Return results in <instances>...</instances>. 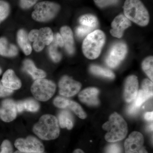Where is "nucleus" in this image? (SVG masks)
Masks as SVG:
<instances>
[{"label": "nucleus", "instance_id": "1", "mask_svg": "<svg viewBox=\"0 0 153 153\" xmlns=\"http://www.w3.org/2000/svg\"><path fill=\"white\" fill-rule=\"evenodd\" d=\"M107 131L105 139L108 142L114 143L123 140L127 134V124L121 116L114 112L111 115L109 120L102 126Z\"/></svg>", "mask_w": 153, "mask_h": 153}, {"label": "nucleus", "instance_id": "2", "mask_svg": "<svg viewBox=\"0 0 153 153\" xmlns=\"http://www.w3.org/2000/svg\"><path fill=\"white\" fill-rule=\"evenodd\" d=\"M33 131L38 137L45 140L57 138L60 131L57 118L51 114L44 115L33 126Z\"/></svg>", "mask_w": 153, "mask_h": 153}, {"label": "nucleus", "instance_id": "3", "mask_svg": "<svg viewBox=\"0 0 153 153\" xmlns=\"http://www.w3.org/2000/svg\"><path fill=\"white\" fill-rule=\"evenodd\" d=\"M123 9L125 16L130 21L141 26L149 24V12L140 0H126Z\"/></svg>", "mask_w": 153, "mask_h": 153}, {"label": "nucleus", "instance_id": "4", "mask_svg": "<svg viewBox=\"0 0 153 153\" xmlns=\"http://www.w3.org/2000/svg\"><path fill=\"white\" fill-rule=\"evenodd\" d=\"M105 40V35L101 30H94L89 33L82 43L83 54L88 59L91 60L97 58L100 55Z\"/></svg>", "mask_w": 153, "mask_h": 153}, {"label": "nucleus", "instance_id": "5", "mask_svg": "<svg viewBox=\"0 0 153 153\" xmlns=\"http://www.w3.org/2000/svg\"><path fill=\"white\" fill-rule=\"evenodd\" d=\"M60 10L59 4L44 1L36 4L32 14V18L38 22H47L54 19Z\"/></svg>", "mask_w": 153, "mask_h": 153}, {"label": "nucleus", "instance_id": "6", "mask_svg": "<svg viewBox=\"0 0 153 153\" xmlns=\"http://www.w3.org/2000/svg\"><path fill=\"white\" fill-rule=\"evenodd\" d=\"M56 85L52 81L44 78L36 79L31 86V91L35 98L41 101H46L53 96Z\"/></svg>", "mask_w": 153, "mask_h": 153}, {"label": "nucleus", "instance_id": "7", "mask_svg": "<svg viewBox=\"0 0 153 153\" xmlns=\"http://www.w3.org/2000/svg\"><path fill=\"white\" fill-rule=\"evenodd\" d=\"M28 36L29 41L33 42V48L36 52H40L45 46L50 45L54 38L53 32L49 27L31 30Z\"/></svg>", "mask_w": 153, "mask_h": 153}, {"label": "nucleus", "instance_id": "8", "mask_svg": "<svg viewBox=\"0 0 153 153\" xmlns=\"http://www.w3.org/2000/svg\"><path fill=\"white\" fill-rule=\"evenodd\" d=\"M127 47L125 43L118 42L111 48L105 59L107 65L111 68L117 67L124 59L127 53Z\"/></svg>", "mask_w": 153, "mask_h": 153}, {"label": "nucleus", "instance_id": "9", "mask_svg": "<svg viewBox=\"0 0 153 153\" xmlns=\"http://www.w3.org/2000/svg\"><path fill=\"white\" fill-rule=\"evenodd\" d=\"M15 146L18 150L29 152L43 153L44 145L35 137L29 136L26 139L19 138L16 140Z\"/></svg>", "mask_w": 153, "mask_h": 153}, {"label": "nucleus", "instance_id": "10", "mask_svg": "<svg viewBox=\"0 0 153 153\" xmlns=\"http://www.w3.org/2000/svg\"><path fill=\"white\" fill-rule=\"evenodd\" d=\"M143 136L137 131L133 132L124 144L125 153H148L144 147Z\"/></svg>", "mask_w": 153, "mask_h": 153}, {"label": "nucleus", "instance_id": "11", "mask_svg": "<svg viewBox=\"0 0 153 153\" xmlns=\"http://www.w3.org/2000/svg\"><path fill=\"white\" fill-rule=\"evenodd\" d=\"M59 93L66 97H70L78 93L81 88L80 82L67 76H63L59 81Z\"/></svg>", "mask_w": 153, "mask_h": 153}, {"label": "nucleus", "instance_id": "12", "mask_svg": "<svg viewBox=\"0 0 153 153\" xmlns=\"http://www.w3.org/2000/svg\"><path fill=\"white\" fill-rule=\"evenodd\" d=\"M16 103L10 99L5 100L0 106V118L5 122H10L17 116Z\"/></svg>", "mask_w": 153, "mask_h": 153}, {"label": "nucleus", "instance_id": "13", "mask_svg": "<svg viewBox=\"0 0 153 153\" xmlns=\"http://www.w3.org/2000/svg\"><path fill=\"white\" fill-rule=\"evenodd\" d=\"M138 87V81L136 76L131 75L127 78L124 91V98L126 102H131L134 101L137 94Z\"/></svg>", "mask_w": 153, "mask_h": 153}, {"label": "nucleus", "instance_id": "14", "mask_svg": "<svg viewBox=\"0 0 153 153\" xmlns=\"http://www.w3.org/2000/svg\"><path fill=\"white\" fill-rule=\"evenodd\" d=\"M131 25L130 21L123 15L116 17L111 23L112 29L110 30L111 35L114 37L121 38L123 36L124 31Z\"/></svg>", "mask_w": 153, "mask_h": 153}, {"label": "nucleus", "instance_id": "15", "mask_svg": "<svg viewBox=\"0 0 153 153\" xmlns=\"http://www.w3.org/2000/svg\"><path fill=\"white\" fill-rule=\"evenodd\" d=\"M99 93V91L97 88H88L79 93L78 97L79 100L83 103L91 106H95L99 103L98 98Z\"/></svg>", "mask_w": 153, "mask_h": 153}, {"label": "nucleus", "instance_id": "16", "mask_svg": "<svg viewBox=\"0 0 153 153\" xmlns=\"http://www.w3.org/2000/svg\"><path fill=\"white\" fill-rule=\"evenodd\" d=\"M1 82L5 87L12 90L19 89L22 86L21 80L12 69H8L5 71Z\"/></svg>", "mask_w": 153, "mask_h": 153}, {"label": "nucleus", "instance_id": "17", "mask_svg": "<svg viewBox=\"0 0 153 153\" xmlns=\"http://www.w3.org/2000/svg\"><path fill=\"white\" fill-rule=\"evenodd\" d=\"M60 35L62 37L66 51L70 55L74 53V41L72 30L69 27L64 26L60 30Z\"/></svg>", "mask_w": 153, "mask_h": 153}, {"label": "nucleus", "instance_id": "18", "mask_svg": "<svg viewBox=\"0 0 153 153\" xmlns=\"http://www.w3.org/2000/svg\"><path fill=\"white\" fill-rule=\"evenodd\" d=\"M24 69L30 74L33 79H42L46 76V73L43 70L38 69L32 60L27 59L23 63Z\"/></svg>", "mask_w": 153, "mask_h": 153}, {"label": "nucleus", "instance_id": "19", "mask_svg": "<svg viewBox=\"0 0 153 153\" xmlns=\"http://www.w3.org/2000/svg\"><path fill=\"white\" fill-rule=\"evenodd\" d=\"M18 53L17 47L9 43L4 37L0 38V55L4 57H13Z\"/></svg>", "mask_w": 153, "mask_h": 153}, {"label": "nucleus", "instance_id": "20", "mask_svg": "<svg viewBox=\"0 0 153 153\" xmlns=\"http://www.w3.org/2000/svg\"><path fill=\"white\" fill-rule=\"evenodd\" d=\"M17 112L21 113L24 111L30 112H37L39 109V103L35 100L29 99L24 101L18 102L16 103Z\"/></svg>", "mask_w": 153, "mask_h": 153}, {"label": "nucleus", "instance_id": "21", "mask_svg": "<svg viewBox=\"0 0 153 153\" xmlns=\"http://www.w3.org/2000/svg\"><path fill=\"white\" fill-rule=\"evenodd\" d=\"M17 41L19 46L26 55H30L32 52V47L30 45L27 32L22 29L17 33Z\"/></svg>", "mask_w": 153, "mask_h": 153}, {"label": "nucleus", "instance_id": "22", "mask_svg": "<svg viewBox=\"0 0 153 153\" xmlns=\"http://www.w3.org/2000/svg\"><path fill=\"white\" fill-rule=\"evenodd\" d=\"M58 123L61 128H66L71 130L73 127V121L71 114L66 111H63L58 115Z\"/></svg>", "mask_w": 153, "mask_h": 153}, {"label": "nucleus", "instance_id": "23", "mask_svg": "<svg viewBox=\"0 0 153 153\" xmlns=\"http://www.w3.org/2000/svg\"><path fill=\"white\" fill-rule=\"evenodd\" d=\"M80 25L86 26L94 30L98 25L97 18L91 14H85L80 17L79 19Z\"/></svg>", "mask_w": 153, "mask_h": 153}, {"label": "nucleus", "instance_id": "24", "mask_svg": "<svg viewBox=\"0 0 153 153\" xmlns=\"http://www.w3.org/2000/svg\"><path fill=\"white\" fill-rule=\"evenodd\" d=\"M90 70L91 73L95 75L103 76L110 79H113L114 78V74L112 71L109 69L102 68L101 66L91 65L90 66Z\"/></svg>", "mask_w": 153, "mask_h": 153}, {"label": "nucleus", "instance_id": "25", "mask_svg": "<svg viewBox=\"0 0 153 153\" xmlns=\"http://www.w3.org/2000/svg\"><path fill=\"white\" fill-rule=\"evenodd\" d=\"M152 96L153 94L142 88L138 91L136 97L133 101V103L137 107L140 108L143 103Z\"/></svg>", "mask_w": 153, "mask_h": 153}, {"label": "nucleus", "instance_id": "26", "mask_svg": "<svg viewBox=\"0 0 153 153\" xmlns=\"http://www.w3.org/2000/svg\"><path fill=\"white\" fill-rule=\"evenodd\" d=\"M153 65L152 56H149L146 58L143 61L142 65L143 70L152 81L153 80Z\"/></svg>", "mask_w": 153, "mask_h": 153}, {"label": "nucleus", "instance_id": "27", "mask_svg": "<svg viewBox=\"0 0 153 153\" xmlns=\"http://www.w3.org/2000/svg\"><path fill=\"white\" fill-rule=\"evenodd\" d=\"M68 107L73 111L76 116L82 119H84L87 117V115L81 106L75 102L69 100Z\"/></svg>", "mask_w": 153, "mask_h": 153}, {"label": "nucleus", "instance_id": "28", "mask_svg": "<svg viewBox=\"0 0 153 153\" xmlns=\"http://www.w3.org/2000/svg\"><path fill=\"white\" fill-rule=\"evenodd\" d=\"M49 48V56L54 62H59L61 59V55L57 50L58 45L53 38V41L50 44Z\"/></svg>", "mask_w": 153, "mask_h": 153}, {"label": "nucleus", "instance_id": "29", "mask_svg": "<svg viewBox=\"0 0 153 153\" xmlns=\"http://www.w3.org/2000/svg\"><path fill=\"white\" fill-rule=\"evenodd\" d=\"M10 11L9 3L4 0H0V24L7 18Z\"/></svg>", "mask_w": 153, "mask_h": 153}, {"label": "nucleus", "instance_id": "30", "mask_svg": "<svg viewBox=\"0 0 153 153\" xmlns=\"http://www.w3.org/2000/svg\"><path fill=\"white\" fill-rule=\"evenodd\" d=\"M92 30H93V29L91 28L81 25L76 28V35L79 38H83L93 32Z\"/></svg>", "mask_w": 153, "mask_h": 153}, {"label": "nucleus", "instance_id": "31", "mask_svg": "<svg viewBox=\"0 0 153 153\" xmlns=\"http://www.w3.org/2000/svg\"><path fill=\"white\" fill-rule=\"evenodd\" d=\"M69 100L61 97H57L54 99L53 103L54 105L58 108H65L68 107Z\"/></svg>", "mask_w": 153, "mask_h": 153}, {"label": "nucleus", "instance_id": "32", "mask_svg": "<svg viewBox=\"0 0 153 153\" xmlns=\"http://www.w3.org/2000/svg\"><path fill=\"white\" fill-rule=\"evenodd\" d=\"M0 153H13V146L8 140L3 141L0 147Z\"/></svg>", "mask_w": 153, "mask_h": 153}, {"label": "nucleus", "instance_id": "33", "mask_svg": "<svg viewBox=\"0 0 153 153\" xmlns=\"http://www.w3.org/2000/svg\"><path fill=\"white\" fill-rule=\"evenodd\" d=\"M96 4L100 8L115 4L118 0H94Z\"/></svg>", "mask_w": 153, "mask_h": 153}, {"label": "nucleus", "instance_id": "34", "mask_svg": "<svg viewBox=\"0 0 153 153\" xmlns=\"http://www.w3.org/2000/svg\"><path fill=\"white\" fill-rule=\"evenodd\" d=\"M38 0H20V6L23 9H28L35 4Z\"/></svg>", "mask_w": 153, "mask_h": 153}, {"label": "nucleus", "instance_id": "35", "mask_svg": "<svg viewBox=\"0 0 153 153\" xmlns=\"http://www.w3.org/2000/svg\"><path fill=\"white\" fill-rule=\"evenodd\" d=\"M121 149L120 146L117 144L109 145L107 148L106 153H121Z\"/></svg>", "mask_w": 153, "mask_h": 153}, {"label": "nucleus", "instance_id": "36", "mask_svg": "<svg viewBox=\"0 0 153 153\" xmlns=\"http://www.w3.org/2000/svg\"><path fill=\"white\" fill-rule=\"evenodd\" d=\"M13 92V90H11L5 87L1 82H0V97H5L11 95Z\"/></svg>", "mask_w": 153, "mask_h": 153}, {"label": "nucleus", "instance_id": "37", "mask_svg": "<svg viewBox=\"0 0 153 153\" xmlns=\"http://www.w3.org/2000/svg\"><path fill=\"white\" fill-rule=\"evenodd\" d=\"M140 108L137 107L132 102L128 108V113L131 115H134L138 112Z\"/></svg>", "mask_w": 153, "mask_h": 153}, {"label": "nucleus", "instance_id": "38", "mask_svg": "<svg viewBox=\"0 0 153 153\" xmlns=\"http://www.w3.org/2000/svg\"><path fill=\"white\" fill-rule=\"evenodd\" d=\"M54 40L59 47H62L64 46L63 39L60 33H57L55 36H54Z\"/></svg>", "mask_w": 153, "mask_h": 153}, {"label": "nucleus", "instance_id": "39", "mask_svg": "<svg viewBox=\"0 0 153 153\" xmlns=\"http://www.w3.org/2000/svg\"><path fill=\"white\" fill-rule=\"evenodd\" d=\"M144 117L146 120H152L153 117V111L146 113L145 114Z\"/></svg>", "mask_w": 153, "mask_h": 153}, {"label": "nucleus", "instance_id": "40", "mask_svg": "<svg viewBox=\"0 0 153 153\" xmlns=\"http://www.w3.org/2000/svg\"><path fill=\"white\" fill-rule=\"evenodd\" d=\"M73 153H85L82 150L79 149H77L75 150V151L73 152Z\"/></svg>", "mask_w": 153, "mask_h": 153}, {"label": "nucleus", "instance_id": "41", "mask_svg": "<svg viewBox=\"0 0 153 153\" xmlns=\"http://www.w3.org/2000/svg\"><path fill=\"white\" fill-rule=\"evenodd\" d=\"M13 153H34V152H21V151H16V152Z\"/></svg>", "mask_w": 153, "mask_h": 153}, {"label": "nucleus", "instance_id": "42", "mask_svg": "<svg viewBox=\"0 0 153 153\" xmlns=\"http://www.w3.org/2000/svg\"><path fill=\"white\" fill-rule=\"evenodd\" d=\"M2 73V70L1 68V67H0V74H1Z\"/></svg>", "mask_w": 153, "mask_h": 153}]
</instances>
